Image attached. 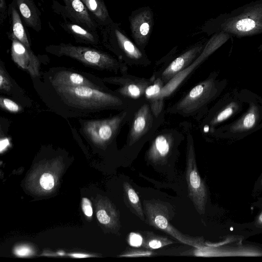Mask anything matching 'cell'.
<instances>
[{
	"instance_id": "6da1fadb",
	"label": "cell",
	"mask_w": 262,
	"mask_h": 262,
	"mask_svg": "<svg viewBox=\"0 0 262 262\" xmlns=\"http://www.w3.org/2000/svg\"><path fill=\"white\" fill-rule=\"evenodd\" d=\"M208 35L224 32L242 38L262 34V0H256L220 14L204 25Z\"/></svg>"
},
{
	"instance_id": "7a4b0ae2",
	"label": "cell",
	"mask_w": 262,
	"mask_h": 262,
	"mask_svg": "<svg viewBox=\"0 0 262 262\" xmlns=\"http://www.w3.org/2000/svg\"><path fill=\"white\" fill-rule=\"evenodd\" d=\"M53 87L66 104L72 108L86 113L106 110L122 111L136 101L124 98L107 88L97 89L84 86Z\"/></svg>"
},
{
	"instance_id": "3957f363",
	"label": "cell",
	"mask_w": 262,
	"mask_h": 262,
	"mask_svg": "<svg viewBox=\"0 0 262 262\" xmlns=\"http://www.w3.org/2000/svg\"><path fill=\"white\" fill-rule=\"evenodd\" d=\"M46 50L58 56L71 57L85 66L100 70H106L122 74L127 72L128 66L111 55L98 50L71 44L51 45Z\"/></svg>"
},
{
	"instance_id": "277c9868",
	"label": "cell",
	"mask_w": 262,
	"mask_h": 262,
	"mask_svg": "<svg viewBox=\"0 0 262 262\" xmlns=\"http://www.w3.org/2000/svg\"><path fill=\"white\" fill-rule=\"evenodd\" d=\"M143 99L111 117L85 121L82 124L83 133L96 144L104 145L111 142L116 138L122 126L130 122Z\"/></svg>"
},
{
	"instance_id": "5b68a950",
	"label": "cell",
	"mask_w": 262,
	"mask_h": 262,
	"mask_svg": "<svg viewBox=\"0 0 262 262\" xmlns=\"http://www.w3.org/2000/svg\"><path fill=\"white\" fill-rule=\"evenodd\" d=\"M108 25L105 45L118 59L130 67H145L151 64L145 52L140 49L118 25L112 23Z\"/></svg>"
},
{
	"instance_id": "8992f818",
	"label": "cell",
	"mask_w": 262,
	"mask_h": 262,
	"mask_svg": "<svg viewBox=\"0 0 262 262\" xmlns=\"http://www.w3.org/2000/svg\"><path fill=\"white\" fill-rule=\"evenodd\" d=\"M213 89V83L210 79L200 82L168 107L166 112L185 118H192L199 121L203 111L211 97Z\"/></svg>"
},
{
	"instance_id": "52a82bcc",
	"label": "cell",
	"mask_w": 262,
	"mask_h": 262,
	"mask_svg": "<svg viewBox=\"0 0 262 262\" xmlns=\"http://www.w3.org/2000/svg\"><path fill=\"white\" fill-rule=\"evenodd\" d=\"M164 114L156 117L149 102L144 98L130 121L126 145L130 147L139 142L151 140L164 122Z\"/></svg>"
},
{
	"instance_id": "ba28073f",
	"label": "cell",
	"mask_w": 262,
	"mask_h": 262,
	"mask_svg": "<svg viewBox=\"0 0 262 262\" xmlns=\"http://www.w3.org/2000/svg\"><path fill=\"white\" fill-rule=\"evenodd\" d=\"M144 210L148 224L155 228L169 234L181 243L198 249L203 247L202 239L183 234L171 225L170 213L166 204L157 201H144Z\"/></svg>"
},
{
	"instance_id": "9c48e42d",
	"label": "cell",
	"mask_w": 262,
	"mask_h": 262,
	"mask_svg": "<svg viewBox=\"0 0 262 262\" xmlns=\"http://www.w3.org/2000/svg\"><path fill=\"white\" fill-rule=\"evenodd\" d=\"M186 135V180L189 196L195 209L200 214L204 213L207 200V190L196 166L194 140L190 130Z\"/></svg>"
},
{
	"instance_id": "30bf717a",
	"label": "cell",
	"mask_w": 262,
	"mask_h": 262,
	"mask_svg": "<svg viewBox=\"0 0 262 262\" xmlns=\"http://www.w3.org/2000/svg\"><path fill=\"white\" fill-rule=\"evenodd\" d=\"M184 139L183 133L177 128H166L157 131L150 140L146 152V159L156 164L165 163Z\"/></svg>"
},
{
	"instance_id": "8fae6325",
	"label": "cell",
	"mask_w": 262,
	"mask_h": 262,
	"mask_svg": "<svg viewBox=\"0 0 262 262\" xmlns=\"http://www.w3.org/2000/svg\"><path fill=\"white\" fill-rule=\"evenodd\" d=\"M120 76L104 77L103 81L118 86L115 91L121 97L137 101L144 98L147 88L153 82V76L149 78L139 77L125 72Z\"/></svg>"
},
{
	"instance_id": "7c38bea8",
	"label": "cell",
	"mask_w": 262,
	"mask_h": 262,
	"mask_svg": "<svg viewBox=\"0 0 262 262\" xmlns=\"http://www.w3.org/2000/svg\"><path fill=\"white\" fill-rule=\"evenodd\" d=\"M132 35L134 42L142 51L148 42L154 26L153 13L150 8H140L133 12L129 18Z\"/></svg>"
},
{
	"instance_id": "4fadbf2b",
	"label": "cell",
	"mask_w": 262,
	"mask_h": 262,
	"mask_svg": "<svg viewBox=\"0 0 262 262\" xmlns=\"http://www.w3.org/2000/svg\"><path fill=\"white\" fill-rule=\"evenodd\" d=\"M204 47L201 43L195 45L171 61L162 70L153 72L152 75L160 77L166 84L176 75L189 67L200 55Z\"/></svg>"
},
{
	"instance_id": "5bb4252c",
	"label": "cell",
	"mask_w": 262,
	"mask_h": 262,
	"mask_svg": "<svg viewBox=\"0 0 262 262\" xmlns=\"http://www.w3.org/2000/svg\"><path fill=\"white\" fill-rule=\"evenodd\" d=\"M11 57L13 61L33 78L39 76L40 63L37 56L12 34Z\"/></svg>"
},
{
	"instance_id": "9a60e30c",
	"label": "cell",
	"mask_w": 262,
	"mask_h": 262,
	"mask_svg": "<svg viewBox=\"0 0 262 262\" xmlns=\"http://www.w3.org/2000/svg\"><path fill=\"white\" fill-rule=\"evenodd\" d=\"M53 86H89L97 89L107 88L101 83L94 82L87 76L77 72L63 70L55 74L51 80Z\"/></svg>"
},
{
	"instance_id": "2e32d148",
	"label": "cell",
	"mask_w": 262,
	"mask_h": 262,
	"mask_svg": "<svg viewBox=\"0 0 262 262\" xmlns=\"http://www.w3.org/2000/svg\"><path fill=\"white\" fill-rule=\"evenodd\" d=\"M66 15L75 24L93 32L96 24L81 0H63Z\"/></svg>"
},
{
	"instance_id": "e0dca14e",
	"label": "cell",
	"mask_w": 262,
	"mask_h": 262,
	"mask_svg": "<svg viewBox=\"0 0 262 262\" xmlns=\"http://www.w3.org/2000/svg\"><path fill=\"white\" fill-rule=\"evenodd\" d=\"M16 7L25 24L37 32L41 29L40 13L34 0H15Z\"/></svg>"
},
{
	"instance_id": "ac0fdd59",
	"label": "cell",
	"mask_w": 262,
	"mask_h": 262,
	"mask_svg": "<svg viewBox=\"0 0 262 262\" xmlns=\"http://www.w3.org/2000/svg\"><path fill=\"white\" fill-rule=\"evenodd\" d=\"M152 76L154 80L147 88L144 98L149 102L154 115L158 117L164 114V101L160 99V95L165 84L160 77Z\"/></svg>"
},
{
	"instance_id": "d6986e66",
	"label": "cell",
	"mask_w": 262,
	"mask_h": 262,
	"mask_svg": "<svg viewBox=\"0 0 262 262\" xmlns=\"http://www.w3.org/2000/svg\"><path fill=\"white\" fill-rule=\"evenodd\" d=\"M61 26L78 41L93 45L98 43V37L94 33L95 32L74 23H62Z\"/></svg>"
},
{
	"instance_id": "ffe728a7",
	"label": "cell",
	"mask_w": 262,
	"mask_h": 262,
	"mask_svg": "<svg viewBox=\"0 0 262 262\" xmlns=\"http://www.w3.org/2000/svg\"><path fill=\"white\" fill-rule=\"evenodd\" d=\"M82 2L99 24L108 25L113 23L103 0H83Z\"/></svg>"
},
{
	"instance_id": "44dd1931",
	"label": "cell",
	"mask_w": 262,
	"mask_h": 262,
	"mask_svg": "<svg viewBox=\"0 0 262 262\" xmlns=\"http://www.w3.org/2000/svg\"><path fill=\"white\" fill-rule=\"evenodd\" d=\"M12 34L27 47L30 48V42L18 11L14 7L11 10Z\"/></svg>"
},
{
	"instance_id": "7402d4cb",
	"label": "cell",
	"mask_w": 262,
	"mask_h": 262,
	"mask_svg": "<svg viewBox=\"0 0 262 262\" xmlns=\"http://www.w3.org/2000/svg\"><path fill=\"white\" fill-rule=\"evenodd\" d=\"M123 187L129 206L137 213L138 216L144 221L145 219L143 209L140 199L137 192L128 182H124Z\"/></svg>"
},
{
	"instance_id": "603a6c76",
	"label": "cell",
	"mask_w": 262,
	"mask_h": 262,
	"mask_svg": "<svg viewBox=\"0 0 262 262\" xmlns=\"http://www.w3.org/2000/svg\"><path fill=\"white\" fill-rule=\"evenodd\" d=\"M172 243V242L166 237L148 233H146V237L143 238L142 246L147 249L154 250Z\"/></svg>"
},
{
	"instance_id": "cb8c5ba5",
	"label": "cell",
	"mask_w": 262,
	"mask_h": 262,
	"mask_svg": "<svg viewBox=\"0 0 262 262\" xmlns=\"http://www.w3.org/2000/svg\"><path fill=\"white\" fill-rule=\"evenodd\" d=\"M12 88L10 79L7 73L4 66L1 61L0 66V89L4 92H9Z\"/></svg>"
},
{
	"instance_id": "d4e9b609",
	"label": "cell",
	"mask_w": 262,
	"mask_h": 262,
	"mask_svg": "<svg viewBox=\"0 0 262 262\" xmlns=\"http://www.w3.org/2000/svg\"><path fill=\"white\" fill-rule=\"evenodd\" d=\"M0 106L2 108L10 113H19L21 110V107L17 103L2 96L0 98Z\"/></svg>"
},
{
	"instance_id": "484cf974",
	"label": "cell",
	"mask_w": 262,
	"mask_h": 262,
	"mask_svg": "<svg viewBox=\"0 0 262 262\" xmlns=\"http://www.w3.org/2000/svg\"><path fill=\"white\" fill-rule=\"evenodd\" d=\"M97 217L99 222L104 225H108L116 222V217L110 215L104 209H100L97 213Z\"/></svg>"
},
{
	"instance_id": "4316f807",
	"label": "cell",
	"mask_w": 262,
	"mask_h": 262,
	"mask_svg": "<svg viewBox=\"0 0 262 262\" xmlns=\"http://www.w3.org/2000/svg\"><path fill=\"white\" fill-rule=\"evenodd\" d=\"M40 184L43 189L47 190L51 189L54 185L53 176L49 173H44L40 177Z\"/></svg>"
},
{
	"instance_id": "83f0119b",
	"label": "cell",
	"mask_w": 262,
	"mask_h": 262,
	"mask_svg": "<svg viewBox=\"0 0 262 262\" xmlns=\"http://www.w3.org/2000/svg\"><path fill=\"white\" fill-rule=\"evenodd\" d=\"M128 242L130 246L139 247L142 246L143 237L140 233L131 232L129 234Z\"/></svg>"
},
{
	"instance_id": "f1b7e54d",
	"label": "cell",
	"mask_w": 262,
	"mask_h": 262,
	"mask_svg": "<svg viewBox=\"0 0 262 262\" xmlns=\"http://www.w3.org/2000/svg\"><path fill=\"white\" fill-rule=\"evenodd\" d=\"M233 113V109L228 107L221 111L215 117L214 120L211 122V123H216L223 121L230 117Z\"/></svg>"
},
{
	"instance_id": "f546056e",
	"label": "cell",
	"mask_w": 262,
	"mask_h": 262,
	"mask_svg": "<svg viewBox=\"0 0 262 262\" xmlns=\"http://www.w3.org/2000/svg\"><path fill=\"white\" fill-rule=\"evenodd\" d=\"M255 122V116L253 113H249L246 115L243 120V126L246 128L252 127Z\"/></svg>"
},
{
	"instance_id": "4dcf8cb0",
	"label": "cell",
	"mask_w": 262,
	"mask_h": 262,
	"mask_svg": "<svg viewBox=\"0 0 262 262\" xmlns=\"http://www.w3.org/2000/svg\"><path fill=\"white\" fill-rule=\"evenodd\" d=\"M82 207L84 213L88 216H91L93 214V210L91 202L87 198H83L82 201Z\"/></svg>"
},
{
	"instance_id": "1f68e13d",
	"label": "cell",
	"mask_w": 262,
	"mask_h": 262,
	"mask_svg": "<svg viewBox=\"0 0 262 262\" xmlns=\"http://www.w3.org/2000/svg\"><path fill=\"white\" fill-rule=\"evenodd\" d=\"M151 252L149 251H140V250H136V251H132L131 252L127 253L124 256L127 257H136V256H145V255H149L151 254Z\"/></svg>"
},
{
	"instance_id": "d6a6232c",
	"label": "cell",
	"mask_w": 262,
	"mask_h": 262,
	"mask_svg": "<svg viewBox=\"0 0 262 262\" xmlns=\"http://www.w3.org/2000/svg\"><path fill=\"white\" fill-rule=\"evenodd\" d=\"M18 254L20 255H25L26 254H28L27 253H29V250L28 249L26 248H20L19 249H18Z\"/></svg>"
},
{
	"instance_id": "836d02e7",
	"label": "cell",
	"mask_w": 262,
	"mask_h": 262,
	"mask_svg": "<svg viewBox=\"0 0 262 262\" xmlns=\"http://www.w3.org/2000/svg\"><path fill=\"white\" fill-rule=\"evenodd\" d=\"M259 221L262 223V213L260 214V215L259 216Z\"/></svg>"
},
{
	"instance_id": "e575fe53",
	"label": "cell",
	"mask_w": 262,
	"mask_h": 262,
	"mask_svg": "<svg viewBox=\"0 0 262 262\" xmlns=\"http://www.w3.org/2000/svg\"><path fill=\"white\" fill-rule=\"evenodd\" d=\"M261 184H262V179H261Z\"/></svg>"
},
{
	"instance_id": "d590c367",
	"label": "cell",
	"mask_w": 262,
	"mask_h": 262,
	"mask_svg": "<svg viewBox=\"0 0 262 262\" xmlns=\"http://www.w3.org/2000/svg\"><path fill=\"white\" fill-rule=\"evenodd\" d=\"M81 1H82V2L83 0H81Z\"/></svg>"
}]
</instances>
